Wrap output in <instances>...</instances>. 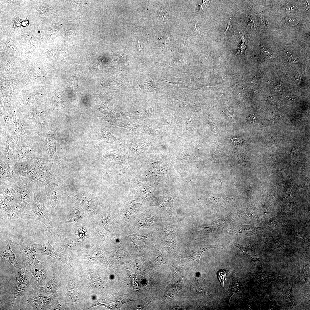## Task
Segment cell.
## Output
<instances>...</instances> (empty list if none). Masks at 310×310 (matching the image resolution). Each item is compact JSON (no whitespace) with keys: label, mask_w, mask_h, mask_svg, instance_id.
Wrapping results in <instances>:
<instances>
[{"label":"cell","mask_w":310,"mask_h":310,"mask_svg":"<svg viewBox=\"0 0 310 310\" xmlns=\"http://www.w3.org/2000/svg\"><path fill=\"white\" fill-rule=\"evenodd\" d=\"M34 198L31 209L27 213L26 219L41 222L50 232L52 227L51 216L45 205L46 193L44 191H33Z\"/></svg>","instance_id":"1"},{"label":"cell","mask_w":310,"mask_h":310,"mask_svg":"<svg viewBox=\"0 0 310 310\" xmlns=\"http://www.w3.org/2000/svg\"><path fill=\"white\" fill-rule=\"evenodd\" d=\"M21 183L17 164L13 161L0 159V185L20 186Z\"/></svg>","instance_id":"2"},{"label":"cell","mask_w":310,"mask_h":310,"mask_svg":"<svg viewBox=\"0 0 310 310\" xmlns=\"http://www.w3.org/2000/svg\"><path fill=\"white\" fill-rule=\"evenodd\" d=\"M29 277L30 286L34 290L43 286L46 282L47 268L45 262L25 266Z\"/></svg>","instance_id":"3"},{"label":"cell","mask_w":310,"mask_h":310,"mask_svg":"<svg viewBox=\"0 0 310 310\" xmlns=\"http://www.w3.org/2000/svg\"><path fill=\"white\" fill-rule=\"evenodd\" d=\"M14 245L18 253L22 257L24 266L40 261L37 259L36 257L37 244L22 240L16 242Z\"/></svg>","instance_id":"4"},{"label":"cell","mask_w":310,"mask_h":310,"mask_svg":"<svg viewBox=\"0 0 310 310\" xmlns=\"http://www.w3.org/2000/svg\"><path fill=\"white\" fill-rule=\"evenodd\" d=\"M53 298L50 294L39 289L34 290L29 294L27 302L35 310H43L50 307Z\"/></svg>","instance_id":"5"},{"label":"cell","mask_w":310,"mask_h":310,"mask_svg":"<svg viewBox=\"0 0 310 310\" xmlns=\"http://www.w3.org/2000/svg\"><path fill=\"white\" fill-rule=\"evenodd\" d=\"M34 198L33 189L31 183L21 182L16 202L25 211L31 209Z\"/></svg>","instance_id":"6"},{"label":"cell","mask_w":310,"mask_h":310,"mask_svg":"<svg viewBox=\"0 0 310 310\" xmlns=\"http://www.w3.org/2000/svg\"><path fill=\"white\" fill-rule=\"evenodd\" d=\"M26 211L16 203L0 211L1 222L11 224L21 219H26Z\"/></svg>","instance_id":"7"},{"label":"cell","mask_w":310,"mask_h":310,"mask_svg":"<svg viewBox=\"0 0 310 310\" xmlns=\"http://www.w3.org/2000/svg\"><path fill=\"white\" fill-rule=\"evenodd\" d=\"M45 191L49 201L54 207H59L63 193V187L54 178L44 186Z\"/></svg>","instance_id":"8"},{"label":"cell","mask_w":310,"mask_h":310,"mask_svg":"<svg viewBox=\"0 0 310 310\" xmlns=\"http://www.w3.org/2000/svg\"><path fill=\"white\" fill-rule=\"evenodd\" d=\"M38 133L47 148L49 160L60 164L56 148L57 135L56 131L53 130L45 133Z\"/></svg>","instance_id":"9"},{"label":"cell","mask_w":310,"mask_h":310,"mask_svg":"<svg viewBox=\"0 0 310 310\" xmlns=\"http://www.w3.org/2000/svg\"><path fill=\"white\" fill-rule=\"evenodd\" d=\"M32 164L34 168L36 180L40 182L44 186L54 178L42 158H35L32 160Z\"/></svg>","instance_id":"10"},{"label":"cell","mask_w":310,"mask_h":310,"mask_svg":"<svg viewBox=\"0 0 310 310\" xmlns=\"http://www.w3.org/2000/svg\"><path fill=\"white\" fill-rule=\"evenodd\" d=\"M36 251L40 255H47L62 261L64 260L63 255L51 246L48 237L44 235H43L41 241L37 245Z\"/></svg>","instance_id":"11"},{"label":"cell","mask_w":310,"mask_h":310,"mask_svg":"<svg viewBox=\"0 0 310 310\" xmlns=\"http://www.w3.org/2000/svg\"><path fill=\"white\" fill-rule=\"evenodd\" d=\"M32 160L17 164L21 182L31 183L32 181L36 180Z\"/></svg>","instance_id":"12"},{"label":"cell","mask_w":310,"mask_h":310,"mask_svg":"<svg viewBox=\"0 0 310 310\" xmlns=\"http://www.w3.org/2000/svg\"><path fill=\"white\" fill-rule=\"evenodd\" d=\"M226 194V193L224 192L214 195L209 199V204L216 209H223L228 206L232 204L233 199L227 197Z\"/></svg>","instance_id":"13"},{"label":"cell","mask_w":310,"mask_h":310,"mask_svg":"<svg viewBox=\"0 0 310 310\" xmlns=\"http://www.w3.org/2000/svg\"><path fill=\"white\" fill-rule=\"evenodd\" d=\"M14 230L13 227L11 237L5 247L0 252V259L1 260L5 261L11 264L16 268L20 264L17 261L15 255L11 248V245L13 241Z\"/></svg>","instance_id":"14"},{"label":"cell","mask_w":310,"mask_h":310,"mask_svg":"<svg viewBox=\"0 0 310 310\" xmlns=\"http://www.w3.org/2000/svg\"><path fill=\"white\" fill-rule=\"evenodd\" d=\"M233 214H231L224 218L216 219L209 224H204L203 228L212 231L222 230L226 228L234 218Z\"/></svg>","instance_id":"15"},{"label":"cell","mask_w":310,"mask_h":310,"mask_svg":"<svg viewBox=\"0 0 310 310\" xmlns=\"http://www.w3.org/2000/svg\"><path fill=\"white\" fill-rule=\"evenodd\" d=\"M184 282V278L181 277L174 284L170 285L163 297L165 300L168 301L174 298L179 290L183 288Z\"/></svg>","instance_id":"16"},{"label":"cell","mask_w":310,"mask_h":310,"mask_svg":"<svg viewBox=\"0 0 310 310\" xmlns=\"http://www.w3.org/2000/svg\"><path fill=\"white\" fill-rule=\"evenodd\" d=\"M16 279L28 287L30 285V281L25 268L20 264L16 268Z\"/></svg>","instance_id":"17"},{"label":"cell","mask_w":310,"mask_h":310,"mask_svg":"<svg viewBox=\"0 0 310 310\" xmlns=\"http://www.w3.org/2000/svg\"><path fill=\"white\" fill-rule=\"evenodd\" d=\"M214 248L210 245H202L198 247L192 251L188 258L189 260L190 261H196L199 264L200 258L203 253L210 249Z\"/></svg>","instance_id":"18"},{"label":"cell","mask_w":310,"mask_h":310,"mask_svg":"<svg viewBox=\"0 0 310 310\" xmlns=\"http://www.w3.org/2000/svg\"><path fill=\"white\" fill-rule=\"evenodd\" d=\"M239 279V278H235L231 275V282L229 290L224 295L225 296L228 295L227 297L229 298V299L232 295L237 293L240 290L241 284H240V279Z\"/></svg>","instance_id":"19"},{"label":"cell","mask_w":310,"mask_h":310,"mask_svg":"<svg viewBox=\"0 0 310 310\" xmlns=\"http://www.w3.org/2000/svg\"><path fill=\"white\" fill-rule=\"evenodd\" d=\"M183 265L180 263H174L166 282L167 283L176 280L181 275L183 269Z\"/></svg>","instance_id":"20"},{"label":"cell","mask_w":310,"mask_h":310,"mask_svg":"<svg viewBox=\"0 0 310 310\" xmlns=\"http://www.w3.org/2000/svg\"><path fill=\"white\" fill-rule=\"evenodd\" d=\"M98 139L102 142L106 143L120 142V141L112 134L107 131H102L97 135Z\"/></svg>","instance_id":"21"},{"label":"cell","mask_w":310,"mask_h":310,"mask_svg":"<svg viewBox=\"0 0 310 310\" xmlns=\"http://www.w3.org/2000/svg\"><path fill=\"white\" fill-rule=\"evenodd\" d=\"M29 288L16 279L15 284L12 290V293L17 297L22 296L28 293Z\"/></svg>","instance_id":"22"},{"label":"cell","mask_w":310,"mask_h":310,"mask_svg":"<svg viewBox=\"0 0 310 310\" xmlns=\"http://www.w3.org/2000/svg\"><path fill=\"white\" fill-rule=\"evenodd\" d=\"M11 123L14 129L19 134L27 135V133L25 128L17 118L14 113L12 114L10 117Z\"/></svg>","instance_id":"23"},{"label":"cell","mask_w":310,"mask_h":310,"mask_svg":"<svg viewBox=\"0 0 310 310\" xmlns=\"http://www.w3.org/2000/svg\"><path fill=\"white\" fill-rule=\"evenodd\" d=\"M31 116L36 123L42 124L45 121V114L40 110H34L32 111Z\"/></svg>","instance_id":"24"},{"label":"cell","mask_w":310,"mask_h":310,"mask_svg":"<svg viewBox=\"0 0 310 310\" xmlns=\"http://www.w3.org/2000/svg\"><path fill=\"white\" fill-rule=\"evenodd\" d=\"M193 287L197 292L202 295H208L210 296V294L204 288L201 279H195L193 282Z\"/></svg>","instance_id":"25"},{"label":"cell","mask_w":310,"mask_h":310,"mask_svg":"<svg viewBox=\"0 0 310 310\" xmlns=\"http://www.w3.org/2000/svg\"><path fill=\"white\" fill-rule=\"evenodd\" d=\"M229 270L222 269L220 270L218 273V277L222 286L224 288V283L226 279Z\"/></svg>","instance_id":"26"},{"label":"cell","mask_w":310,"mask_h":310,"mask_svg":"<svg viewBox=\"0 0 310 310\" xmlns=\"http://www.w3.org/2000/svg\"><path fill=\"white\" fill-rule=\"evenodd\" d=\"M284 20L286 23L292 26L297 25L299 22L297 19L289 17L286 18Z\"/></svg>","instance_id":"27"},{"label":"cell","mask_w":310,"mask_h":310,"mask_svg":"<svg viewBox=\"0 0 310 310\" xmlns=\"http://www.w3.org/2000/svg\"><path fill=\"white\" fill-rule=\"evenodd\" d=\"M260 48L261 50L266 55L268 56L272 55V52L270 49L265 44H261L260 46Z\"/></svg>","instance_id":"28"},{"label":"cell","mask_w":310,"mask_h":310,"mask_svg":"<svg viewBox=\"0 0 310 310\" xmlns=\"http://www.w3.org/2000/svg\"><path fill=\"white\" fill-rule=\"evenodd\" d=\"M239 154L236 153L233 154L232 155V158L237 163L241 164V163L243 162L241 161L242 160V157Z\"/></svg>","instance_id":"29"},{"label":"cell","mask_w":310,"mask_h":310,"mask_svg":"<svg viewBox=\"0 0 310 310\" xmlns=\"http://www.w3.org/2000/svg\"><path fill=\"white\" fill-rule=\"evenodd\" d=\"M242 140L240 138H233L231 140L232 141V142L235 144H240L243 142Z\"/></svg>","instance_id":"30"},{"label":"cell","mask_w":310,"mask_h":310,"mask_svg":"<svg viewBox=\"0 0 310 310\" xmlns=\"http://www.w3.org/2000/svg\"><path fill=\"white\" fill-rule=\"evenodd\" d=\"M295 79L297 81H300L302 77L301 74L299 73H297L295 75Z\"/></svg>","instance_id":"31"},{"label":"cell","mask_w":310,"mask_h":310,"mask_svg":"<svg viewBox=\"0 0 310 310\" xmlns=\"http://www.w3.org/2000/svg\"><path fill=\"white\" fill-rule=\"evenodd\" d=\"M286 10H288V11H294L295 10V6H291L289 7H287Z\"/></svg>","instance_id":"32"},{"label":"cell","mask_w":310,"mask_h":310,"mask_svg":"<svg viewBox=\"0 0 310 310\" xmlns=\"http://www.w3.org/2000/svg\"><path fill=\"white\" fill-rule=\"evenodd\" d=\"M282 88V86L281 84H280L276 86L275 88V89L277 91H279L281 90Z\"/></svg>","instance_id":"33"},{"label":"cell","mask_w":310,"mask_h":310,"mask_svg":"<svg viewBox=\"0 0 310 310\" xmlns=\"http://www.w3.org/2000/svg\"><path fill=\"white\" fill-rule=\"evenodd\" d=\"M230 21H231V19H230L228 20V25H227V27L226 28V30H225V32H224V34H226V32L227 31V30H228V28H229V26H230Z\"/></svg>","instance_id":"34"}]
</instances>
